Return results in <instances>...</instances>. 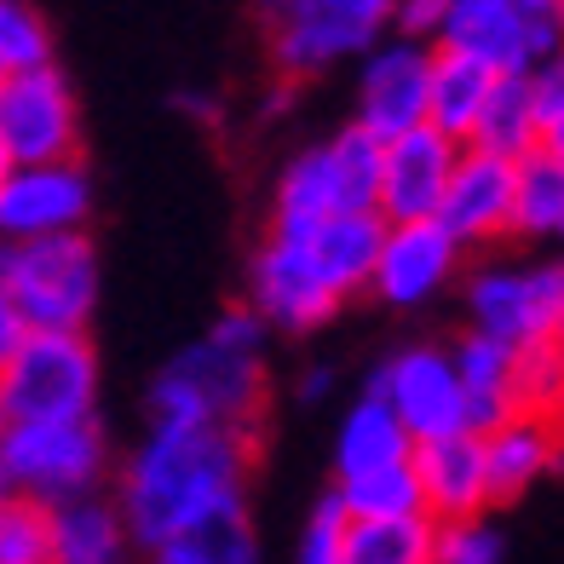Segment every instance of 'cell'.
Wrapping results in <instances>:
<instances>
[{
	"instance_id": "cell-1",
	"label": "cell",
	"mask_w": 564,
	"mask_h": 564,
	"mask_svg": "<svg viewBox=\"0 0 564 564\" xmlns=\"http://www.w3.org/2000/svg\"><path fill=\"white\" fill-rule=\"evenodd\" d=\"M253 426H162L150 421L139 449L116 473V512L133 547H162L225 501H248Z\"/></svg>"
},
{
	"instance_id": "cell-2",
	"label": "cell",
	"mask_w": 564,
	"mask_h": 564,
	"mask_svg": "<svg viewBox=\"0 0 564 564\" xmlns=\"http://www.w3.org/2000/svg\"><path fill=\"white\" fill-rule=\"evenodd\" d=\"M265 340L271 328L230 305L150 380V421L162 426H253L265 409Z\"/></svg>"
},
{
	"instance_id": "cell-3",
	"label": "cell",
	"mask_w": 564,
	"mask_h": 564,
	"mask_svg": "<svg viewBox=\"0 0 564 564\" xmlns=\"http://www.w3.org/2000/svg\"><path fill=\"white\" fill-rule=\"evenodd\" d=\"M0 409L12 426L98 415V351L87 328H23L0 369Z\"/></svg>"
},
{
	"instance_id": "cell-4",
	"label": "cell",
	"mask_w": 564,
	"mask_h": 564,
	"mask_svg": "<svg viewBox=\"0 0 564 564\" xmlns=\"http://www.w3.org/2000/svg\"><path fill=\"white\" fill-rule=\"evenodd\" d=\"M398 0H260L265 23V53L276 75L312 82L335 64L364 58L387 35Z\"/></svg>"
},
{
	"instance_id": "cell-5",
	"label": "cell",
	"mask_w": 564,
	"mask_h": 564,
	"mask_svg": "<svg viewBox=\"0 0 564 564\" xmlns=\"http://www.w3.org/2000/svg\"><path fill=\"white\" fill-rule=\"evenodd\" d=\"M105 289V265L87 230L18 242L0 260V294L12 300L23 328H87Z\"/></svg>"
},
{
	"instance_id": "cell-6",
	"label": "cell",
	"mask_w": 564,
	"mask_h": 564,
	"mask_svg": "<svg viewBox=\"0 0 564 564\" xmlns=\"http://www.w3.org/2000/svg\"><path fill=\"white\" fill-rule=\"evenodd\" d=\"M0 467H7L12 490L41 507H58L75 496H98L110 484V438L98 415L82 421H30L7 426L0 438Z\"/></svg>"
},
{
	"instance_id": "cell-7",
	"label": "cell",
	"mask_w": 564,
	"mask_h": 564,
	"mask_svg": "<svg viewBox=\"0 0 564 564\" xmlns=\"http://www.w3.org/2000/svg\"><path fill=\"white\" fill-rule=\"evenodd\" d=\"M467 328L512 351L564 335V265L558 260H490L467 276Z\"/></svg>"
},
{
	"instance_id": "cell-8",
	"label": "cell",
	"mask_w": 564,
	"mask_h": 564,
	"mask_svg": "<svg viewBox=\"0 0 564 564\" xmlns=\"http://www.w3.org/2000/svg\"><path fill=\"white\" fill-rule=\"evenodd\" d=\"M564 0H449V18L432 46L467 53L496 75H524L558 58Z\"/></svg>"
},
{
	"instance_id": "cell-9",
	"label": "cell",
	"mask_w": 564,
	"mask_h": 564,
	"mask_svg": "<svg viewBox=\"0 0 564 564\" xmlns=\"http://www.w3.org/2000/svg\"><path fill=\"white\" fill-rule=\"evenodd\" d=\"M242 305L265 328H276V335H317L346 300L328 289V276L317 271L312 248L300 242V230L271 225L248 260V300Z\"/></svg>"
},
{
	"instance_id": "cell-10",
	"label": "cell",
	"mask_w": 564,
	"mask_h": 564,
	"mask_svg": "<svg viewBox=\"0 0 564 564\" xmlns=\"http://www.w3.org/2000/svg\"><path fill=\"white\" fill-rule=\"evenodd\" d=\"M93 225V173L82 156L0 167V248L69 237Z\"/></svg>"
},
{
	"instance_id": "cell-11",
	"label": "cell",
	"mask_w": 564,
	"mask_h": 564,
	"mask_svg": "<svg viewBox=\"0 0 564 564\" xmlns=\"http://www.w3.org/2000/svg\"><path fill=\"white\" fill-rule=\"evenodd\" d=\"M82 156V105L58 64L18 69L0 82V162Z\"/></svg>"
},
{
	"instance_id": "cell-12",
	"label": "cell",
	"mask_w": 564,
	"mask_h": 564,
	"mask_svg": "<svg viewBox=\"0 0 564 564\" xmlns=\"http://www.w3.org/2000/svg\"><path fill=\"white\" fill-rule=\"evenodd\" d=\"M369 392L392 409V421L409 432V444H432V438L467 432V403H460V387H455L449 346H432V340L398 346L369 375Z\"/></svg>"
},
{
	"instance_id": "cell-13",
	"label": "cell",
	"mask_w": 564,
	"mask_h": 564,
	"mask_svg": "<svg viewBox=\"0 0 564 564\" xmlns=\"http://www.w3.org/2000/svg\"><path fill=\"white\" fill-rule=\"evenodd\" d=\"M460 248L438 219H409V225H387L375 248V271L369 289L380 305L392 312H415V305H432L460 271Z\"/></svg>"
},
{
	"instance_id": "cell-14",
	"label": "cell",
	"mask_w": 564,
	"mask_h": 564,
	"mask_svg": "<svg viewBox=\"0 0 564 564\" xmlns=\"http://www.w3.org/2000/svg\"><path fill=\"white\" fill-rule=\"evenodd\" d=\"M426 69L432 46L409 35H380L364 58H357V127L369 139H398L409 127L426 121Z\"/></svg>"
},
{
	"instance_id": "cell-15",
	"label": "cell",
	"mask_w": 564,
	"mask_h": 564,
	"mask_svg": "<svg viewBox=\"0 0 564 564\" xmlns=\"http://www.w3.org/2000/svg\"><path fill=\"white\" fill-rule=\"evenodd\" d=\"M455 139L432 133V127H409L398 139H380V178H375V214L387 225L409 219H438V202L455 167Z\"/></svg>"
},
{
	"instance_id": "cell-16",
	"label": "cell",
	"mask_w": 564,
	"mask_h": 564,
	"mask_svg": "<svg viewBox=\"0 0 564 564\" xmlns=\"http://www.w3.org/2000/svg\"><path fill=\"white\" fill-rule=\"evenodd\" d=\"M438 225L460 248H490L512 237V156L460 144L444 202H438Z\"/></svg>"
},
{
	"instance_id": "cell-17",
	"label": "cell",
	"mask_w": 564,
	"mask_h": 564,
	"mask_svg": "<svg viewBox=\"0 0 564 564\" xmlns=\"http://www.w3.org/2000/svg\"><path fill=\"white\" fill-rule=\"evenodd\" d=\"M421 484V512L432 524H455V519H478L490 512V490H484V455H478V432H455V438H432L415 444L409 455Z\"/></svg>"
},
{
	"instance_id": "cell-18",
	"label": "cell",
	"mask_w": 564,
	"mask_h": 564,
	"mask_svg": "<svg viewBox=\"0 0 564 564\" xmlns=\"http://www.w3.org/2000/svg\"><path fill=\"white\" fill-rule=\"evenodd\" d=\"M478 455H484V490L490 507H507L530 496L553 467H558V421L542 415H507L501 426L478 432Z\"/></svg>"
},
{
	"instance_id": "cell-19",
	"label": "cell",
	"mask_w": 564,
	"mask_h": 564,
	"mask_svg": "<svg viewBox=\"0 0 564 564\" xmlns=\"http://www.w3.org/2000/svg\"><path fill=\"white\" fill-rule=\"evenodd\" d=\"M133 558L139 547L105 490L46 507V564H133Z\"/></svg>"
},
{
	"instance_id": "cell-20",
	"label": "cell",
	"mask_w": 564,
	"mask_h": 564,
	"mask_svg": "<svg viewBox=\"0 0 564 564\" xmlns=\"http://www.w3.org/2000/svg\"><path fill=\"white\" fill-rule=\"evenodd\" d=\"M289 230H300V242L312 248L317 271L328 276V289H335L340 300H357L369 289L375 248H380V230H387L380 214H328V219L289 225Z\"/></svg>"
},
{
	"instance_id": "cell-21",
	"label": "cell",
	"mask_w": 564,
	"mask_h": 564,
	"mask_svg": "<svg viewBox=\"0 0 564 564\" xmlns=\"http://www.w3.org/2000/svg\"><path fill=\"white\" fill-rule=\"evenodd\" d=\"M449 364H455L460 403H467V432H490L507 415H519V409H512V346L467 328V335L449 346Z\"/></svg>"
},
{
	"instance_id": "cell-22",
	"label": "cell",
	"mask_w": 564,
	"mask_h": 564,
	"mask_svg": "<svg viewBox=\"0 0 564 564\" xmlns=\"http://www.w3.org/2000/svg\"><path fill=\"white\" fill-rule=\"evenodd\" d=\"M496 87V69H484L467 53H449V46H432V69H426V127L444 133L455 144L473 139V121L484 110V98Z\"/></svg>"
},
{
	"instance_id": "cell-23",
	"label": "cell",
	"mask_w": 564,
	"mask_h": 564,
	"mask_svg": "<svg viewBox=\"0 0 564 564\" xmlns=\"http://www.w3.org/2000/svg\"><path fill=\"white\" fill-rule=\"evenodd\" d=\"M150 564H260V530H253L248 501L202 512L196 524L167 535L162 547H150Z\"/></svg>"
},
{
	"instance_id": "cell-24",
	"label": "cell",
	"mask_w": 564,
	"mask_h": 564,
	"mask_svg": "<svg viewBox=\"0 0 564 564\" xmlns=\"http://www.w3.org/2000/svg\"><path fill=\"white\" fill-rule=\"evenodd\" d=\"M409 455H415V444H409V432L392 421V409L375 392L357 398L335 426V484L357 478V473H375V467H398Z\"/></svg>"
},
{
	"instance_id": "cell-25",
	"label": "cell",
	"mask_w": 564,
	"mask_h": 564,
	"mask_svg": "<svg viewBox=\"0 0 564 564\" xmlns=\"http://www.w3.org/2000/svg\"><path fill=\"white\" fill-rule=\"evenodd\" d=\"M564 230V150H524L512 156V237L553 242Z\"/></svg>"
},
{
	"instance_id": "cell-26",
	"label": "cell",
	"mask_w": 564,
	"mask_h": 564,
	"mask_svg": "<svg viewBox=\"0 0 564 564\" xmlns=\"http://www.w3.org/2000/svg\"><path fill=\"white\" fill-rule=\"evenodd\" d=\"M328 214H351L340 191V167L328 156V144H305L300 156L276 173L271 191V225H312Z\"/></svg>"
},
{
	"instance_id": "cell-27",
	"label": "cell",
	"mask_w": 564,
	"mask_h": 564,
	"mask_svg": "<svg viewBox=\"0 0 564 564\" xmlns=\"http://www.w3.org/2000/svg\"><path fill=\"white\" fill-rule=\"evenodd\" d=\"M432 553V519H346L340 535V564H426Z\"/></svg>"
},
{
	"instance_id": "cell-28",
	"label": "cell",
	"mask_w": 564,
	"mask_h": 564,
	"mask_svg": "<svg viewBox=\"0 0 564 564\" xmlns=\"http://www.w3.org/2000/svg\"><path fill=\"white\" fill-rule=\"evenodd\" d=\"M478 150H496V156H524L535 150V116H530V69L524 75H496L490 98L473 121V139Z\"/></svg>"
},
{
	"instance_id": "cell-29",
	"label": "cell",
	"mask_w": 564,
	"mask_h": 564,
	"mask_svg": "<svg viewBox=\"0 0 564 564\" xmlns=\"http://www.w3.org/2000/svg\"><path fill=\"white\" fill-rule=\"evenodd\" d=\"M335 501H340L346 519H409V512H421V484H415V467L398 460V467L340 478Z\"/></svg>"
},
{
	"instance_id": "cell-30",
	"label": "cell",
	"mask_w": 564,
	"mask_h": 564,
	"mask_svg": "<svg viewBox=\"0 0 564 564\" xmlns=\"http://www.w3.org/2000/svg\"><path fill=\"white\" fill-rule=\"evenodd\" d=\"M558 403H564V346L547 340V346L512 351V409L558 421Z\"/></svg>"
},
{
	"instance_id": "cell-31",
	"label": "cell",
	"mask_w": 564,
	"mask_h": 564,
	"mask_svg": "<svg viewBox=\"0 0 564 564\" xmlns=\"http://www.w3.org/2000/svg\"><path fill=\"white\" fill-rule=\"evenodd\" d=\"M41 64H53V23L30 0H0V82Z\"/></svg>"
},
{
	"instance_id": "cell-32",
	"label": "cell",
	"mask_w": 564,
	"mask_h": 564,
	"mask_svg": "<svg viewBox=\"0 0 564 564\" xmlns=\"http://www.w3.org/2000/svg\"><path fill=\"white\" fill-rule=\"evenodd\" d=\"M426 564H507V542H501V530L490 524V512L455 519V524H432Z\"/></svg>"
},
{
	"instance_id": "cell-33",
	"label": "cell",
	"mask_w": 564,
	"mask_h": 564,
	"mask_svg": "<svg viewBox=\"0 0 564 564\" xmlns=\"http://www.w3.org/2000/svg\"><path fill=\"white\" fill-rule=\"evenodd\" d=\"M0 564H46V507L30 496L0 501Z\"/></svg>"
},
{
	"instance_id": "cell-34",
	"label": "cell",
	"mask_w": 564,
	"mask_h": 564,
	"mask_svg": "<svg viewBox=\"0 0 564 564\" xmlns=\"http://www.w3.org/2000/svg\"><path fill=\"white\" fill-rule=\"evenodd\" d=\"M530 116H535V144L564 150V64L558 58L530 69Z\"/></svg>"
},
{
	"instance_id": "cell-35",
	"label": "cell",
	"mask_w": 564,
	"mask_h": 564,
	"mask_svg": "<svg viewBox=\"0 0 564 564\" xmlns=\"http://www.w3.org/2000/svg\"><path fill=\"white\" fill-rule=\"evenodd\" d=\"M340 535H346V512L335 496H323L294 542V564H340Z\"/></svg>"
},
{
	"instance_id": "cell-36",
	"label": "cell",
	"mask_w": 564,
	"mask_h": 564,
	"mask_svg": "<svg viewBox=\"0 0 564 564\" xmlns=\"http://www.w3.org/2000/svg\"><path fill=\"white\" fill-rule=\"evenodd\" d=\"M444 18H449V0H398L387 30L432 46V41H438V30H444Z\"/></svg>"
},
{
	"instance_id": "cell-37",
	"label": "cell",
	"mask_w": 564,
	"mask_h": 564,
	"mask_svg": "<svg viewBox=\"0 0 564 564\" xmlns=\"http://www.w3.org/2000/svg\"><path fill=\"white\" fill-rule=\"evenodd\" d=\"M18 340H23V323H18V312H12V300L0 294V369H7V357L18 351Z\"/></svg>"
},
{
	"instance_id": "cell-38",
	"label": "cell",
	"mask_w": 564,
	"mask_h": 564,
	"mask_svg": "<svg viewBox=\"0 0 564 564\" xmlns=\"http://www.w3.org/2000/svg\"><path fill=\"white\" fill-rule=\"evenodd\" d=\"M328 387H335V375H328V369H312V375H305V387H300V398L317 403V398H328Z\"/></svg>"
},
{
	"instance_id": "cell-39",
	"label": "cell",
	"mask_w": 564,
	"mask_h": 564,
	"mask_svg": "<svg viewBox=\"0 0 564 564\" xmlns=\"http://www.w3.org/2000/svg\"><path fill=\"white\" fill-rule=\"evenodd\" d=\"M7 496H18V490H12V478H7V467H0V501H7Z\"/></svg>"
},
{
	"instance_id": "cell-40",
	"label": "cell",
	"mask_w": 564,
	"mask_h": 564,
	"mask_svg": "<svg viewBox=\"0 0 564 564\" xmlns=\"http://www.w3.org/2000/svg\"><path fill=\"white\" fill-rule=\"evenodd\" d=\"M7 426H12V421H7V409H0V438H7Z\"/></svg>"
},
{
	"instance_id": "cell-41",
	"label": "cell",
	"mask_w": 564,
	"mask_h": 564,
	"mask_svg": "<svg viewBox=\"0 0 564 564\" xmlns=\"http://www.w3.org/2000/svg\"><path fill=\"white\" fill-rule=\"evenodd\" d=\"M0 260H7V248H0Z\"/></svg>"
},
{
	"instance_id": "cell-42",
	"label": "cell",
	"mask_w": 564,
	"mask_h": 564,
	"mask_svg": "<svg viewBox=\"0 0 564 564\" xmlns=\"http://www.w3.org/2000/svg\"><path fill=\"white\" fill-rule=\"evenodd\" d=\"M0 167H7V162H0Z\"/></svg>"
}]
</instances>
